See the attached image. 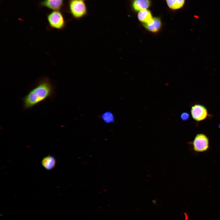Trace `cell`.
Returning a JSON list of instances; mask_svg holds the SVG:
<instances>
[{"mask_svg": "<svg viewBox=\"0 0 220 220\" xmlns=\"http://www.w3.org/2000/svg\"><path fill=\"white\" fill-rule=\"evenodd\" d=\"M55 89L53 83L49 78L42 77L23 98L24 109H30L47 98H53Z\"/></svg>", "mask_w": 220, "mask_h": 220, "instance_id": "1", "label": "cell"}, {"mask_svg": "<svg viewBox=\"0 0 220 220\" xmlns=\"http://www.w3.org/2000/svg\"><path fill=\"white\" fill-rule=\"evenodd\" d=\"M49 29H63L66 26V21L62 13L59 10H52L47 16Z\"/></svg>", "mask_w": 220, "mask_h": 220, "instance_id": "2", "label": "cell"}, {"mask_svg": "<svg viewBox=\"0 0 220 220\" xmlns=\"http://www.w3.org/2000/svg\"><path fill=\"white\" fill-rule=\"evenodd\" d=\"M68 9L72 15L75 19H80L87 13L86 4L82 0H69Z\"/></svg>", "mask_w": 220, "mask_h": 220, "instance_id": "3", "label": "cell"}, {"mask_svg": "<svg viewBox=\"0 0 220 220\" xmlns=\"http://www.w3.org/2000/svg\"><path fill=\"white\" fill-rule=\"evenodd\" d=\"M188 144L191 145L193 150L197 152H206L209 147V139L206 135L202 133L196 134L193 140Z\"/></svg>", "mask_w": 220, "mask_h": 220, "instance_id": "4", "label": "cell"}, {"mask_svg": "<svg viewBox=\"0 0 220 220\" xmlns=\"http://www.w3.org/2000/svg\"><path fill=\"white\" fill-rule=\"evenodd\" d=\"M190 112L193 119L198 122L205 120L209 116L207 108L203 105L199 104L192 106Z\"/></svg>", "mask_w": 220, "mask_h": 220, "instance_id": "5", "label": "cell"}, {"mask_svg": "<svg viewBox=\"0 0 220 220\" xmlns=\"http://www.w3.org/2000/svg\"><path fill=\"white\" fill-rule=\"evenodd\" d=\"M64 0H43L40 3L41 6L52 10H60L63 5Z\"/></svg>", "mask_w": 220, "mask_h": 220, "instance_id": "6", "label": "cell"}, {"mask_svg": "<svg viewBox=\"0 0 220 220\" xmlns=\"http://www.w3.org/2000/svg\"><path fill=\"white\" fill-rule=\"evenodd\" d=\"M144 27L149 31L154 33L159 31L162 27V22L160 18L153 17L152 20L148 23L143 24Z\"/></svg>", "mask_w": 220, "mask_h": 220, "instance_id": "7", "label": "cell"}, {"mask_svg": "<svg viewBox=\"0 0 220 220\" xmlns=\"http://www.w3.org/2000/svg\"><path fill=\"white\" fill-rule=\"evenodd\" d=\"M151 4L150 0H133L131 6L134 10L138 12L142 10L148 9Z\"/></svg>", "mask_w": 220, "mask_h": 220, "instance_id": "8", "label": "cell"}, {"mask_svg": "<svg viewBox=\"0 0 220 220\" xmlns=\"http://www.w3.org/2000/svg\"><path fill=\"white\" fill-rule=\"evenodd\" d=\"M137 17L139 20L142 22V24L148 23L153 18L151 12L148 9L142 10L138 12Z\"/></svg>", "mask_w": 220, "mask_h": 220, "instance_id": "9", "label": "cell"}, {"mask_svg": "<svg viewBox=\"0 0 220 220\" xmlns=\"http://www.w3.org/2000/svg\"><path fill=\"white\" fill-rule=\"evenodd\" d=\"M41 163L42 166L46 169L50 170L55 167L56 160L54 156L49 155L42 159Z\"/></svg>", "mask_w": 220, "mask_h": 220, "instance_id": "10", "label": "cell"}, {"mask_svg": "<svg viewBox=\"0 0 220 220\" xmlns=\"http://www.w3.org/2000/svg\"><path fill=\"white\" fill-rule=\"evenodd\" d=\"M185 0H166L168 8L172 10H178L182 8Z\"/></svg>", "mask_w": 220, "mask_h": 220, "instance_id": "11", "label": "cell"}, {"mask_svg": "<svg viewBox=\"0 0 220 220\" xmlns=\"http://www.w3.org/2000/svg\"><path fill=\"white\" fill-rule=\"evenodd\" d=\"M101 117L103 121L107 123H112L114 120V116L113 114L110 112H106L103 113Z\"/></svg>", "mask_w": 220, "mask_h": 220, "instance_id": "12", "label": "cell"}, {"mask_svg": "<svg viewBox=\"0 0 220 220\" xmlns=\"http://www.w3.org/2000/svg\"><path fill=\"white\" fill-rule=\"evenodd\" d=\"M181 119L183 120H188L189 118V114L186 112H183L181 115Z\"/></svg>", "mask_w": 220, "mask_h": 220, "instance_id": "13", "label": "cell"}, {"mask_svg": "<svg viewBox=\"0 0 220 220\" xmlns=\"http://www.w3.org/2000/svg\"></svg>", "mask_w": 220, "mask_h": 220, "instance_id": "14", "label": "cell"}]
</instances>
